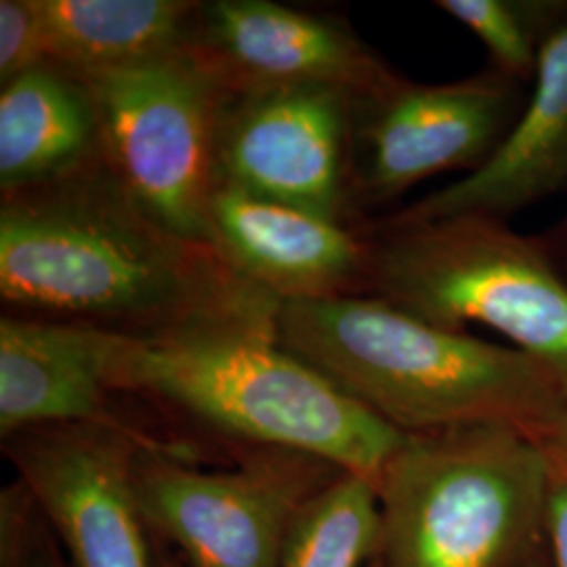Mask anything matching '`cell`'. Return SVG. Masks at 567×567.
<instances>
[{"instance_id":"cell-11","label":"cell","mask_w":567,"mask_h":567,"mask_svg":"<svg viewBox=\"0 0 567 567\" xmlns=\"http://www.w3.org/2000/svg\"><path fill=\"white\" fill-rule=\"evenodd\" d=\"M194 47L227 91L332 86L368 97L398 79L341 21L271 0L200 2Z\"/></svg>"},{"instance_id":"cell-14","label":"cell","mask_w":567,"mask_h":567,"mask_svg":"<svg viewBox=\"0 0 567 567\" xmlns=\"http://www.w3.org/2000/svg\"><path fill=\"white\" fill-rule=\"evenodd\" d=\"M532 81L529 100L486 163L398 215L503 219L555 194L567 182V23L548 39Z\"/></svg>"},{"instance_id":"cell-13","label":"cell","mask_w":567,"mask_h":567,"mask_svg":"<svg viewBox=\"0 0 567 567\" xmlns=\"http://www.w3.org/2000/svg\"><path fill=\"white\" fill-rule=\"evenodd\" d=\"M126 337L79 322L0 318V437L23 429L133 421L112 377Z\"/></svg>"},{"instance_id":"cell-1","label":"cell","mask_w":567,"mask_h":567,"mask_svg":"<svg viewBox=\"0 0 567 567\" xmlns=\"http://www.w3.org/2000/svg\"><path fill=\"white\" fill-rule=\"evenodd\" d=\"M0 299L4 313L133 339L210 328L276 332L282 307L215 248L150 215L103 161L2 194Z\"/></svg>"},{"instance_id":"cell-10","label":"cell","mask_w":567,"mask_h":567,"mask_svg":"<svg viewBox=\"0 0 567 567\" xmlns=\"http://www.w3.org/2000/svg\"><path fill=\"white\" fill-rule=\"evenodd\" d=\"M355 95L332 86L227 91L219 179L248 194L351 225Z\"/></svg>"},{"instance_id":"cell-8","label":"cell","mask_w":567,"mask_h":567,"mask_svg":"<svg viewBox=\"0 0 567 567\" xmlns=\"http://www.w3.org/2000/svg\"><path fill=\"white\" fill-rule=\"evenodd\" d=\"M137 421L23 429L4 435L16 468L74 567H158V540L143 519L133 465L145 440Z\"/></svg>"},{"instance_id":"cell-24","label":"cell","mask_w":567,"mask_h":567,"mask_svg":"<svg viewBox=\"0 0 567 567\" xmlns=\"http://www.w3.org/2000/svg\"><path fill=\"white\" fill-rule=\"evenodd\" d=\"M527 567H536V564H529Z\"/></svg>"},{"instance_id":"cell-3","label":"cell","mask_w":567,"mask_h":567,"mask_svg":"<svg viewBox=\"0 0 567 567\" xmlns=\"http://www.w3.org/2000/svg\"><path fill=\"white\" fill-rule=\"evenodd\" d=\"M112 385L121 400L163 412L171 425L196 429L221 447L295 450L372 484L405 440L269 330L126 337Z\"/></svg>"},{"instance_id":"cell-25","label":"cell","mask_w":567,"mask_h":567,"mask_svg":"<svg viewBox=\"0 0 567 567\" xmlns=\"http://www.w3.org/2000/svg\"><path fill=\"white\" fill-rule=\"evenodd\" d=\"M368 567H377V566H374V564H370V566H368Z\"/></svg>"},{"instance_id":"cell-19","label":"cell","mask_w":567,"mask_h":567,"mask_svg":"<svg viewBox=\"0 0 567 567\" xmlns=\"http://www.w3.org/2000/svg\"><path fill=\"white\" fill-rule=\"evenodd\" d=\"M0 567H74L20 480L0 492Z\"/></svg>"},{"instance_id":"cell-21","label":"cell","mask_w":567,"mask_h":567,"mask_svg":"<svg viewBox=\"0 0 567 567\" xmlns=\"http://www.w3.org/2000/svg\"><path fill=\"white\" fill-rule=\"evenodd\" d=\"M545 532L553 548V564L555 567H567V480L553 482Z\"/></svg>"},{"instance_id":"cell-4","label":"cell","mask_w":567,"mask_h":567,"mask_svg":"<svg viewBox=\"0 0 567 567\" xmlns=\"http://www.w3.org/2000/svg\"><path fill=\"white\" fill-rule=\"evenodd\" d=\"M553 471L515 426L405 435L374 482L377 567H527L547 527Z\"/></svg>"},{"instance_id":"cell-16","label":"cell","mask_w":567,"mask_h":567,"mask_svg":"<svg viewBox=\"0 0 567 567\" xmlns=\"http://www.w3.org/2000/svg\"><path fill=\"white\" fill-rule=\"evenodd\" d=\"M44 63L72 76L133 68L194 44L200 2L34 0Z\"/></svg>"},{"instance_id":"cell-9","label":"cell","mask_w":567,"mask_h":567,"mask_svg":"<svg viewBox=\"0 0 567 567\" xmlns=\"http://www.w3.org/2000/svg\"><path fill=\"white\" fill-rule=\"evenodd\" d=\"M519 82L492 72L447 84L395 79L358 97L351 182L355 210L398 198L446 171H477L524 110Z\"/></svg>"},{"instance_id":"cell-12","label":"cell","mask_w":567,"mask_h":567,"mask_svg":"<svg viewBox=\"0 0 567 567\" xmlns=\"http://www.w3.org/2000/svg\"><path fill=\"white\" fill-rule=\"evenodd\" d=\"M206 244L280 303L364 295L365 238L353 225L217 183Z\"/></svg>"},{"instance_id":"cell-17","label":"cell","mask_w":567,"mask_h":567,"mask_svg":"<svg viewBox=\"0 0 567 567\" xmlns=\"http://www.w3.org/2000/svg\"><path fill=\"white\" fill-rule=\"evenodd\" d=\"M381 536L377 487L355 473H341L297 517L278 567H364Z\"/></svg>"},{"instance_id":"cell-15","label":"cell","mask_w":567,"mask_h":567,"mask_svg":"<svg viewBox=\"0 0 567 567\" xmlns=\"http://www.w3.org/2000/svg\"><path fill=\"white\" fill-rule=\"evenodd\" d=\"M97 161L100 121L81 79L44 63L2 84V194L60 182Z\"/></svg>"},{"instance_id":"cell-7","label":"cell","mask_w":567,"mask_h":567,"mask_svg":"<svg viewBox=\"0 0 567 567\" xmlns=\"http://www.w3.org/2000/svg\"><path fill=\"white\" fill-rule=\"evenodd\" d=\"M76 79L95 105L102 161L112 175L161 224L206 244L227 89L196 47Z\"/></svg>"},{"instance_id":"cell-6","label":"cell","mask_w":567,"mask_h":567,"mask_svg":"<svg viewBox=\"0 0 567 567\" xmlns=\"http://www.w3.org/2000/svg\"><path fill=\"white\" fill-rule=\"evenodd\" d=\"M203 446L154 435L133 486L154 538L185 567H278L305 505L343 468L282 447H234L227 466H203Z\"/></svg>"},{"instance_id":"cell-2","label":"cell","mask_w":567,"mask_h":567,"mask_svg":"<svg viewBox=\"0 0 567 567\" xmlns=\"http://www.w3.org/2000/svg\"><path fill=\"white\" fill-rule=\"evenodd\" d=\"M276 341L404 435L503 425L538 437L567 408L557 379L524 351L370 295L282 303Z\"/></svg>"},{"instance_id":"cell-5","label":"cell","mask_w":567,"mask_h":567,"mask_svg":"<svg viewBox=\"0 0 567 567\" xmlns=\"http://www.w3.org/2000/svg\"><path fill=\"white\" fill-rule=\"evenodd\" d=\"M362 231L364 295L450 330L492 328L567 395V280L540 244L482 215H395Z\"/></svg>"},{"instance_id":"cell-18","label":"cell","mask_w":567,"mask_h":567,"mask_svg":"<svg viewBox=\"0 0 567 567\" xmlns=\"http://www.w3.org/2000/svg\"><path fill=\"white\" fill-rule=\"evenodd\" d=\"M435 4L484 42L496 72L515 82L534 79L545 44L567 23V2L553 0H440Z\"/></svg>"},{"instance_id":"cell-22","label":"cell","mask_w":567,"mask_h":567,"mask_svg":"<svg viewBox=\"0 0 567 567\" xmlns=\"http://www.w3.org/2000/svg\"><path fill=\"white\" fill-rule=\"evenodd\" d=\"M555 480H567V408L538 437Z\"/></svg>"},{"instance_id":"cell-20","label":"cell","mask_w":567,"mask_h":567,"mask_svg":"<svg viewBox=\"0 0 567 567\" xmlns=\"http://www.w3.org/2000/svg\"><path fill=\"white\" fill-rule=\"evenodd\" d=\"M39 65L44 42L34 0H0V86Z\"/></svg>"},{"instance_id":"cell-23","label":"cell","mask_w":567,"mask_h":567,"mask_svg":"<svg viewBox=\"0 0 567 567\" xmlns=\"http://www.w3.org/2000/svg\"><path fill=\"white\" fill-rule=\"evenodd\" d=\"M158 567H185V564L171 548L158 543Z\"/></svg>"}]
</instances>
